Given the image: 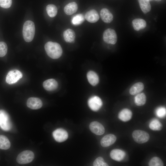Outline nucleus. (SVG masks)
I'll return each instance as SVG.
<instances>
[{
    "instance_id": "obj_35",
    "label": "nucleus",
    "mask_w": 166,
    "mask_h": 166,
    "mask_svg": "<svg viewBox=\"0 0 166 166\" xmlns=\"http://www.w3.org/2000/svg\"></svg>"
},
{
    "instance_id": "obj_7",
    "label": "nucleus",
    "mask_w": 166,
    "mask_h": 166,
    "mask_svg": "<svg viewBox=\"0 0 166 166\" xmlns=\"http://www.w3.org/2000/svg\"><path fill=\"white\" fill-rule=\"evenodd\" d=\"M22 76V73L20 71L17 69L12 70L7 73L6 81L9 84H13L16 82Z\"/></svg>"
},
{
    "instance_id": "obj_24",
    "label": "nucleus",
    "mask_w": 166,
    "mask_h": 166,
    "mask_svg": "<svg viewBox=\"0 0 166 166\" xmlns=\"http://www.w3.org/2000/svg\"><path fill=\"white\" fill-rule=\"evenodd\" d=\"M10 146V143L8 138L4 135H0V149L7 150Z\"/></svg>"
},
{
    "instance_id": "obj_30",
    "label": "nucleus",
    "mask_w": 166,
    "mask_h": 166,
    "mask_svg": "<svg viewBox=\"0 0 166 166\" xmlns=\"http://www.w3.org/2000/svg\"><path fill=\"white\" fill-rule=\"evenodd\" d=\"M7 50V46L4 42H0V57L4 56L6 54Z\"/></svg>"
},
{
    "instance_id": "obj_26",
    "label": "nucleus",
    "mask_w": 166,
    "mask_h": 166,
    "mask_svg": "<svg viewBox=\"0 0 166 166\" xmlns=\"http://www.w3.org/2000/svg\"><path fill=\"white\" fill-rule=\"evenodd\" d=\"M149 128L154 131H159L162 128V125L161 122L156 119L152 120L149 124Z\"/></svg>"
},
{
    "instance_id": "obj_9",
    "label": "nucleus",
    "mask_w": 166,
    "mask_h": 166,
    "mask_svg": "<svg viewBox=\"0 0 166 166\" xmlns=\"http://www.w3.org/2000/svg\"><path fill=\"white\" fill-rule=\"evenodd\" d=\"M53 136L57 142H61L66 140L68 137V133L65 129L57 128L55 130L53 133Z\"/></svg>"
},
{
    "instance_id": "obj_8",
    "label": "nucleus",
    "mask_w": 166,
    "mask_h": 166,
    "mask_svg": "<svg viewBox=\"0 0 166 166\" xmlns=\"http://www.w3.org/2000/svg\"><path fill=\"white\" fill-rule=\"evenodd\" d=\"M102 104L101 98L97 96L91 97L88 101L89 106L92 110L95 111L98 110L102 106Z\"/></svg>"
},
{
    "instance_id": "obj_28",
    "label": "nucleus",
    "mask_w": 166,
    "mask_h": 166,
    "mask_svg": "<svg viewBox=\"0 0 166 166\" xmlns=\"http://www.w3.org/2000/svg\"><path fill=\"white\" fill-rule=\"evenodd\" d=\"M84 16L82 14H78L74 16L72 19L71 22L74 25H79L85 21Z\"/></svg>"
},
{
    "instance_id": "obj_3",
    "label": "nucleus",
    "mask_w": 166,
    "mask_h": 166,
    "mask_svg": "<svg viewBox=\"0 0 166 166\" xmlns=\"http://www.w3.org/2000/svg\"><path fill=\"white\" fill-rule=\"evenodd\" d=\"M34 154L31 151L25 150L18 156L16 161L20 164H25L31 162L34 159Z\"/></svg>"
},
{
    "instance_id": "obj_18",
    "label": "nucleus",
    "mask_w": 166,
    "mask_h": 166,
    "mask_svg": "<svg viewBox=\"0 0 166 166\" xmlns=\"http://www.w3.org/2000/svg\"><path fill=\"white\" fill-rule=\"evenodd\" d=\"M133 27L136 31H139L144 29L146 26V22L144 19L141 18H136L132 21Z\"/></svg>"
},
{
    "instance_id": "obj_1",
    "label": "nucleus",
    "mask_w": 166,
    "mask_h": 166,
    "mask_svg": "<svg viewBox=\"0 0 166 166\" xmlns=\"http://www.w3.org/2000/svg\"><path fill=\"white\" fill-rule=\"evenodd\" d=\"M44 47L47 55L52 59L58 58L62 55V49L57 42H48L45 44Z\"/></svg>"
},
{
    "instance_id": "obj_25",
    "label": "nucleus",
    "mask_w": 166,
    "mask_h": 166,
    "mask_svg": "<svg viewBox=\"0 0 166 166\" xmlns=\"http://www.w3.org/2000/svg\"><path fill=\"white\" fill-rule=\"evenodd\" d=\"M146 97L144 93H139L135 96V102L136 104L139 106L144 105L146 103Z\"/></svg>"
},
{
    "instance_id": "obj_21",
    "label": "nucleus",
    "mask_w": 166,
    "mask_h": 166,
    "mask_svg": "<svg viewBox=\"0 0 166 166\" xmlns=\"http://www.w3.org/2000/svg\"><path fill=\"white\" fill-rule=\"evenodd\" d=\"M87 78L89 82L93 86L96 85L99 83V77L97 74L93 71H90L88 73Z\"/></svg>"
},
{
    "instance_id": "obj_12",
    "label": "nucleus",
    "mask_w": 166,
    "mask_h": 166,
    "mask_svg": "<svg viewBox=\"0 0 166 166\" xmlns=\"http://www.w3.org/2000/svg\"><path fill=\"white\" fill-rule=\"evenodd\" d=\"M116 139L117 137L114 135L112 134H108L102 138L101 140V144L103 147H107L113 144Z\"/></svg>"
},
{
    "instance_id": "obj_16",
    "label": "nucleus",
    "mask_w": 166,
    "mask_h": 166,
    "mask_svg": "<svg viewBox=\"0 0 166 166\" xmlns=\"http://www.w3.org/2000/svg\"><path fill=\"white\" fill-rule=\"evenodd\" d=\"M43 86L46 90L49 91L54 90L58 87L57 81L53 79H50L45 81L43 83Z\"/></svg>"
},
{
    "instance_id": "obj_5",
    "label": "nucleus",
    "mask_w": 166,
    "mask_h": 166,
    "mask_svg": "<svg viewBox=\"0 0 166 166\" xmlns=\"http://www.w3.org/2000/svg\"><path fill=\"white\" fill-rule=\"evenodd\" d=\"M0 126L4 131L10 130L11 124L8 113L4 110H0Z\"/></svg>"
},
{
    "instance_id": "obj_29",
    "label": "nucleus",
    "mask_w": 166,
    "mask_h": 166,
    "mask_svg": "<svg viewBox=\"0 0 166 166\" xmlns=\"http://www.w3.org/2000/svg\"><path fill=\"white\" fill-rule=\"evenodd\" d=\"M149 166H163L164 164L161 160L158 157H154L149 161Z\"/></svg>"
},
{
    "instance_id": "obj_32",
    "label": "nucleus",
    "mask_w": 166,
    "mask_h": 166,
    "mask_svg": "<svg viewBox=\"0 0 166 166\" xmlns=\"http://www.w3.org/2000/svg\"><path fill=\"white\" fill-rule=\"evenodd\" d=\"M156 112L157 116L160 118H163L166 115V109L162 107H160L156 109Z\"/></svg>"
},
{
    "instance_id": "obj_17",
    "label": "nucleus",
    "mask_w": 166,
    "mask_h": 166,
    "mask_svg": "<svg viewBox=\"0 0 166 166\" xmlns=\"http://www.w3.org/2000/svg\"><path fill=\"white\" fill-rule=\"evenodd\" d=\"M132 116V113L130 110L128 109H124L120 112L118 117L121 121L126 122L130 120Z\"/></svg>"
},
{
    "instance_id": "obj_27",
    "label": "nucleus",
    "mask_w": 166,
    "mask_h": 166,
    "mask_svg": "<svg viewBox=\"0 0 166 166\" xmlns=\"http://www.w3.org/2000/svg\"><path fill=\"white\" fill-rule=\"evenodd\" d=\"M46 12L49 16L52 18L56 16L57 14V7L53 4H49L46 8Z\"/></svg>"
},
{
    "instance_id": "obj_20",
    "label": "nucleus",
    "mask_w": 166,
    "mask_h": 166,
    "mask_svg": "<svg viewBox=\"0 0 166 166\" xmlns=\"http://www.w3.org/2000/svg\"><path fill=\"white\" fill-rule=\"evenodd\" d=\"M63 35L64 40L67 42H73L75 38V32L70 29L65 30L63 33Z\"/></svg>"
},
{
    "instance_id": "obj_23",
    "label": "nucleus",
    "mask_w": 166,
    "mask_h": 166,
    "mask_svg": "<svg viewBox=\"0 0 166 166\" xmlns=\"http://www.w3.org/2000/svg\"><path fill=\"white\" fill-rule=\"evenodd\" d=\"M140 7L144 14H146L151 10V6L149 0H138Z\"/></svg>"
},
{
    "instance_id": "obj_2",
    "label": "nucleus",
    "mask_w": 166,
    "mask_h": 166,
    "mask_svg": "<svg viewBox=\"0 0 166 166\" xmlns=\"http://www.w3.org/2000/svg\"><path fill=\"white\" fill-rule=\"evenodd\" d=\"M35 33V25L32 21L28 20L26 21L23 26L22 34L25 41L30 42L32 41Z\"/></svg>"
},
{
    "instance_id": "obj_31",
    "label": "nucleus",
    "mask_w": 166,
    "mask_h": 166,
    "mask_svg": "<svg viewBox=\"0 0 166 166\" xmlns=\"http://www.w3.org/2000/svg\"><path fill=\"white\" fill-rule=\"evenodd\" d=\"M94 166H107L109 165L105 162L104 159L101 157L97 158L93 163Z\"/></svg>"
},
{
    "instance_id": "obj_11",
    "label": "nucleus",
    "mask_w": 166,
    "mask_h": 166,
    "mask_svg": "<svg viewBox=\"0 0 166 166\" xmlns=\"http://www.w3.org/2000/svg\"><path fill=\"white\" fill-rule=\"evenodd\" d=\"M26 105L28 107L31 109H39L42 107V103L39 98L31 97L28 99Z\"/></svg>"
},
{
    "instance_id": "obj_22",
    "label": "nucleus",
    "mask_w": 166,
    "mask_h": 166,
    "mask_svg": "<svg viewBox=\"0 0 166 166\" xmlns=\"http://www.w3.org/2000/svg\"><path fill=\"white\" fill-rule=\"evenodd\" d=\"M144 86L142 83H136L131 87L129 90V93L132 95H136L141 92L144 89Z\"/></svg>"
},
{
    "instance_id": "obj_13",
    "label": "nucleus",
    "mask_w": 166,
    "mask_h": 166,
    "mask_svg": "<svg viewBox=\"0 0 166 166\" xmlns=\"http://www.w3.org/2000/svg\"><path fill=\"white\" fill-rule=\"evenodd\" d=\"M84 17L86 20L92 23L96 22L99 19L98 13L94 9H92L87 11L85 13Z\"/></svg>"
},
{
    "instance_id": "obj_19",
    "label": "nucleus",
    "mask_w": 166,
    "mask_h": 166,
    "mask_svg": "<svg viewBox=\"0 0 166 166\" xmlns=\"http://www.w3.org/2000/svg\"><path fill=\"white\" fill-rule=\"evenodd\" d=\"M78 8L77 5L75 2H72L67 4L64 7V11L68 15H71L75 13Z\"/></svg>"
},
{
    "instance_id": "obj_33",
    "label": "nucleus",
    "mask_w": 166,
    "mask_h": 166,
    "mask_svg": "<svg viewBox=\"0 0 166 166\" xmlns=\"http://www.w3.org/2000/svg\"><path fill=\"white\" fill-rule=\"evenodd\" d=\"M12 3V0H0V6L4 8H8L11 6Z\"/></svg>"
},
{
    "instance_id": "obj_4",
    "label": "nucleus",
    "mask_w": 166,
    "mask_h": 166,
    "mask_svg": "<svg viewBox=\"0 0 166 166\" xmlns=\"http://www.w3.org/2000/svg\"><path fill=\"white\" fill-rule=\"evenodd\" d=\"M132 135L134 140L136 143L140 144L147 142L150 138V136L148 132L140 130L133 131Z\"/></svg>"
},
{
    "instance_id": "obj_14",
    "label": "nucleus",
    "mask_w": 166,
    "mask_h": 166,
    "mask_svg": "<svg viewBox=\"0 0 166 166\" xmlns=\"http://www.w3.org/2000/svg\"><path fill=\"white\" fill-rule=\"evenodd\" d=\"M125 156V152L118 149L112 150L110 153V156L113 160L118 161L122 160Z\"/></svg>"
},
{
    "instance_id": "obj_6",
    "label": "nucleus",
    "mask_w": 166,
    "mask_h": 166,
    "mask_svg": "<svg viewBox=\"0 0 166 166\" xmlns=\"http://www.w3.org/2000/svg\"><path fill=\"white\" fill-rule=\"evenodd\" d=\"M117 35L115 31L112 29H107L103 33V39L105 42L108 44H115L117 42Z\"/></svg>"
},
{
    "instance_id": "obj_10",
    "label": "nucleus",
    "mask_w": 166,
    "mask_h": 166,
    "mask_svg": "<svg viewBox=\"0 0 166 166\" xmlns=\"http://www.w3.org/2000/svg\"><path fill=\"white\" fill-rule=\"evenodd\" d=\"M89 127L92 132L97 135H102L105 132L104 126L97 121H94L92 122L90 124Z\"/></svg>"
},
{
    "instance_id": "obj_15",
    "label": "nucleus",
    "mask_w": 166,
    "mask_h": 166,
    "mask_svg": "<svg viewBox=\"0 0 166 166\" xmlns=\"http://www.w3.org/2000/svg\"><path fill=\"white\" fill-rule=\"evenodd\" d=\"M101 17L105 22L109 23L113 20V16L112 13L107 9H102L100 12Z\"/></svg>"
},
{
    "instance_id": "obj_34",
    "label": "nucleus",
    "mask_w": 166,
    "mask_h": 166,
    "mask_svg": "<svg viewBox=\"0 0 166 166\" xmlns=\"http://www.w3.org/2000/svg\"><path fill=\"white\" fill-rule=\"evenodd\" d=\"M155 0L156 1L159 2V1H161V0Z\"/></svg>"
}]
</instances>
